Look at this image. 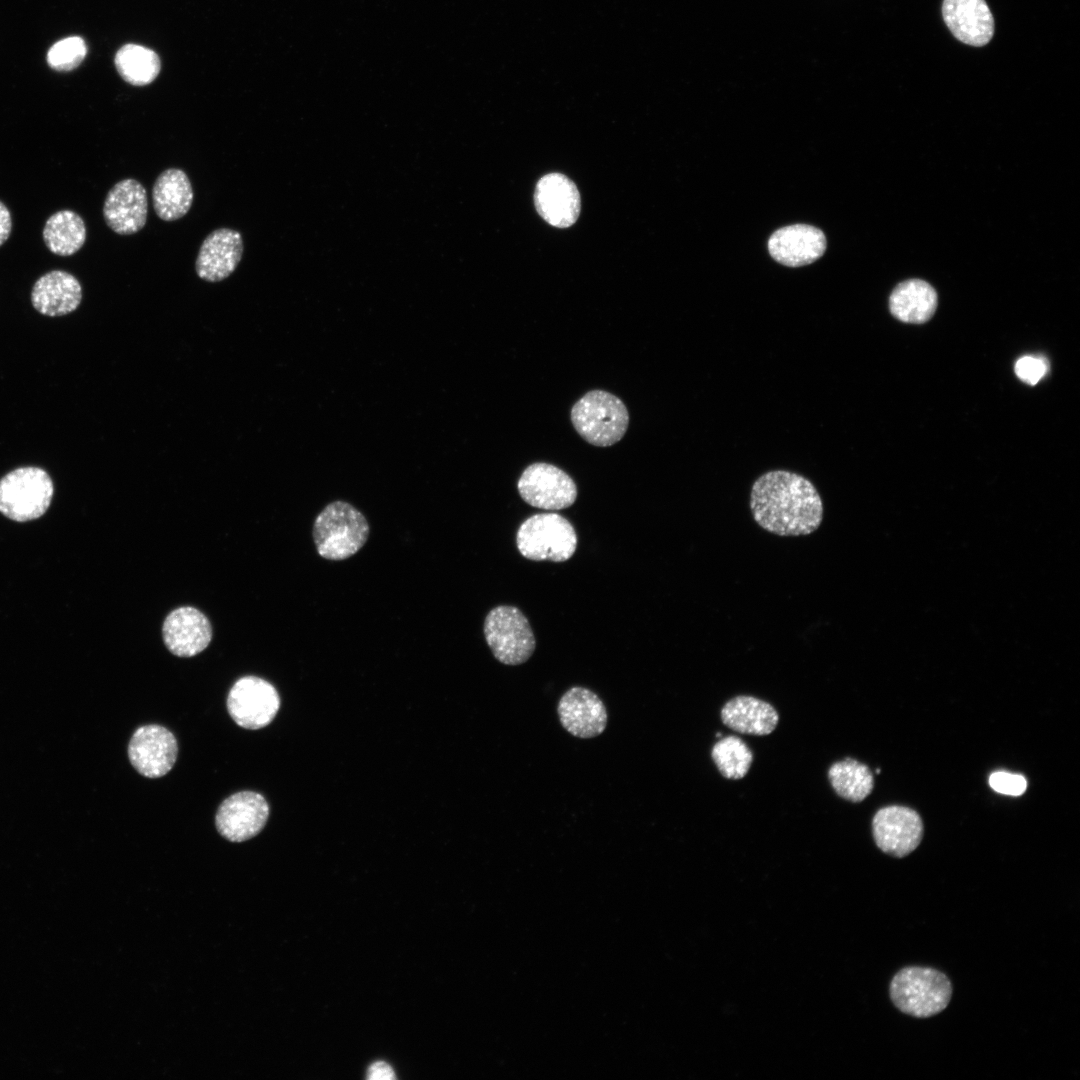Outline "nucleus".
I'll return each mask as SVG.
<instances>
[{
  "mask_svg": "<svg viewBox=\"0 0 1080 1080\" xmlns=\"http://www.w3.org/2000/svg\"><path fill=\"white\" fill-rule=\"evenodd\" d=\"M826 249L824 233L811 225L794 224L776 230L768 240L771 256L780 264L800 267L819 259Z\"/></svg>",
  "mask_w": 1080,
  "mask_h": 1080,
  "instance_id": "obj_17",
  "label": "nucleus"
},
{
  "mask_svg": "<svg viewBox=\"0 0 1080 1080\" xmlns=\"http://www.w3.org/2000/svg\"><path fill=\"white\" fill-rule=\"evenodd\" d=\"M177 752V741L172 732L155 724L139 727L128 745L132 766L147 778L167 774L176 762Z\"/></svg>",
  "mask_w": 1080,
  "mask_h": 1080,
  "instance_id": "obj_12",
  "label": "nucleus"
},
{
  "mask_svg": "<svg viewBox=\"0 0 1080 1080\" xmlns=\"http://www.w3.org/2000/svg\"><path fill=\"white\" fill-rule=\"evenodd\" d=\"M168 650L179 657H191L202 652L212 638L207 617L194 607H180L168 614L162 627Z\"/></svg>",
  "mask_w": 1080,
  "mask_h": 1080,
  "instance_id": "obj_16",
  "label": "nucleus"
},
{
  "mask_svg": "<svg viewBox=\"0 0 1080 1080\" xmlns=\"http://www.w3.org/2000/svg\"><path fill=\"white\" fill-rule=\"evenodd\" d=\"M42 236L50 252L58 256H71L85 243V222L72 210H59L46 220Z\"/></svg>",
  "mask_w": 1080,
  "mask_h": 1080,
  "instance_id": "obj_24",
  "label": "nucleus"
},
{
  "mask_svg": "<svg viewBox=\"0 0 1080 1080\" xmlns=\"http://www.w3.org/2000/svg\"><path fill=\"white\" fill-rule=\"evenodd\" d=\"M367 1078L370 1080H392L395 1078V1073L388 1063L378 1061L368 1068Z\"/></svg>",
  "mask_w": 1080,
  "mask_h": 1080,
  "instance_id": "obj_31",
  "label": "nucleus"
},
{
  "mask_svg": "<svg viewBox=\"0 0 1080 1080\" xmlns=\"http://www.w3.org/2000/svg\"><path fill=\"white\" fill-rule=\"evenodd\" d=\"M280 708V697L268 681L245 676L231 687L227 697V710L234 722L246 729H260L269 725Z\"/></svg>",
  "mask_w": 1080,
  "mask_h": 1080,
  "instance_id": "obj_8",
  "label": "nucleus"
},
{
  "mask_svg": "<svg viewBox=\"0 0 1080 1080\" xmlns=\"http://www.w3.org/2000/svg\"><path fill=\"white\" fill-rule=\"evenodd\" d=\"M539 215L557 228L572 226L581 210V198L575 183L560 173H549L539 179L534 192Z\"/></svg>",
  "mask_w": 1080,
  "mask_h": 1080,
  "instance_id": "obj_14",
  "label": "nucleus"
},
{
  "mask_svg": "<svg viewBox=\"0 0 1080 1080\" xmlns=\"http://www.w3.org/2000/svg\"><path fill=\"white\" fill-rule=\"evenodd\" d=\"M570 418L576 432L597 447L620 441L629 425V413L623 401L604 390H592L582 396L573 405Z\"/></svg>",
  "mask_w": 1080,
  "mask_h": 1080,
  "instance_id": "obj_4",
  "label": "nucleus"
},
{
  "mask_svg": "<svg viewBox=\"0 0 1080 1080\" xmlns=\"http://www.w3.org/2000/svg\"><path fill=\"white\" fill-rule=\"evenodd\" d=\"M711 757L721 775L738 780L746 776L753 761V753L739 737H720L711 750Z\"/></svg>",
  "mask_w": 1080,
  "mask_h": 1080,
  "instance_id": "obj_27",
  "label": "nucleus"
},
{
  "mask_svg": "<svg viewBox=\"0 0 1080 1080\" xmlns=\"http://www.w3.org/2000/svg\"><path fill=\"white\" fill-rule=\"evenodd\" d=\"M943 19L959 41L974 47L986 45L994 34V19L985 0H944Z\"/></svg>",
  "mask_w": 1080,
  "mask_h": 1080,
  "instance_id": "obj_19",
  "label": "nucleus"
},
{
  "mask_svg": "<svg viewBox=\"0 0 1080 1080\" xmlns=\"http://www.w3.org/2000/svg\"><path fill=\"white\" fill-rule=\"evenodd\" d=\"M557 713L563 728L572 736L594 738L604 732L608 714L600 697L590 689L574 686L560 698Z\"/></svg>",
  "mask_w": 1080,
  "mask_h": 1080,
  "instance_id": "obj_13",
  "label": "nucleus"
},
{
  "mask_svg": "<svg viewBox=\"0 0 1080 1080\" xmlns=\"http://www.w3.org/2000/svg\"><path fill=\"white\" fill-rule=\"evenodd\" d=\"M115 67L121 78L133 86H145L158 76L161 64L158 55L151 49L126 44L115 55Z\"/></svg>",
  "mask_w": 1080,
  "mask_h": 1080,
  "instance_id": "obj_26",
  "label": "nucleus"
},
{
  "mask_svg": "<svg viewBox=\"0 0 1080 1080\" xmlns=\"http://www.w3.org/2000/svg\"><path fill=\"white\" fill-rule=\"evenodd\" d=\"M937 294L926 281L909 279L898 284L889 298V308L894 317L906 323H924L934 314Z\"/></svg>",
  "mask_w": 1080,
  "mask_h": 1080,
  "instance_id": "obj_22",
  "label": "nucleus"
},
{
  "mask_svg": "<svg viewBox=\"0 0 1080 1080\" xmlns=\"http://www.w3.org/2000/svg\"><path fill=\"white\" fill-rule=\"evenodd\" d=\"M12 230V218L8 207L0 201V246L9 238Z\"/></svg>",
  "mask_w": 1080,
  "mask_h": 1080,
  "instance_id": "obj_32",
  "label": "nucleus"
},
{
  "mask_svg": "<svg viewBox=\"0 0 1080 1080\" xmlns=\"http://www.w3.org/2000/svg\"><path fill=\"white\" fill-rule=\"evenodd\" d=\"M152 199L154 210L160 219H180L187 214L193 201V190L188 176L177 168L163 171L154 183Z\"/></svg>",
  "mask_w": 1080,
  "mask_h": 1080,
  "instance_id": "obj_23",
  "label": "nucleus"
},
{
  "mask_svg": "<svg viewBox=\"0 0 1080 1080\" xmlns=\"http://www.w3.org/2000/svg\"><path fill=\"white\" fill-rule=\"evenodd\" d=\"M147 212L146 190L135 179L117 182L107 193L103 205L107 226L120 235L139 232L146 223Z\"/></svg>",
  "mask_w": 1080,
  "mask_h": 1080,
  "instance_id": "obj_15",
  "label": "nucleus"
},
{
  "mask_svg": "<svg viewBox=\"0 0 1080 1080\" xmlns=\"http://www.w3.org/2000/svg\"><path fill=\"white\" fill-rule=\"evenodd\" d=\"M828 779L834 791L850 802H861L873 790L874 779L870 768L852 758L833 763Z\"/></svg>",
  "mask_w": 1080,
  "mask_h": 1080,
  "instance_id": "obj_25",
  "label": "nucleus"
},
{
  "mask_svg": "<svg viewBox=\"0 0 1080 1080\" xmlns=\"http://www.w3.org/2000/svg\"><path fill=\"white\" fill-rule=\"evenodd\" d=\"M369 524L353 505L334 501L326 505L313 524V540L318 554L340 561L356 554L366 543Z\"/></svg>",
  "mask_w": 1080,
  "mask_h": 1080,
  "instance_id": "obj_2",
  "label": "nucleus"
},
{
  "mask_svg": "<svg viewBox=\"0 0 1080 1080\" xmlns=\"http://www.w3.org/2000/svg\"><path fill=\"white\" fill-rule=\"evenodd\" d=\"M483 631L494 657L505 665L522 664L535 650L536 641L529 621L514 606L493 608L485 618Z\"/></svg>",
  "mask_w": 1080,
  "mask_h": 1080,
  "instance_id": "obj_7",
  "label": "nucleus"
},
{
  "mask_svg": "<svg viewBox=\"0 0 1080 1080\" xmlns=\"http://www.w3.org/2000/svg\"><path fill=\"white\" fill-rule=\"evenodd\" d=\"M269 805L253 791H241L226 798L215 817L218 832L227 840L242 842L256 836L265 826Z\"/></svg>",
  "mask_w": 1080,
  "mask_h": 1080,
  "instance_id": "obj_10",
  "label": "nucleus"
},
{
  "mask_svg": "<svg viewBox=\"0 0 1080 1080\" xmlns=\"http://www.w3.org/2000/svg\"><path fill=\"white\" fill-rule=\"evenodd\" d=\"M721 720L738 733L762 736L775 730L779 715L770 703L753 696L739 695L722 707Z\"/></svg>",
  "mask_w": 1080,
  "mask_h": 1080,
  "instance_id": "obj_21",
  "label": "nucleus"
},
{
  "mask_svg": "<svg viewBox=\"0 0 1080 1080\" xmlns=\"http://www.w3.org/2000/svg\"><path fill=\"white\" fill-rule=\"evenodd\" d=\"M31 304L42 315L59 317L75 311L82 301L78 279L64 270H52L40 276L31 290Z\"/></svg>",
  "mask_w": 1080,
  "mask_h": 1080,
  "instance_id": "obj_20",
  "label": "nucleus"
},
{
  "mask_svg": "<svg viewBox=\"0 0 1080 1080\" xmlns=\"http://www.w3.org/2000/svg\"><path fill=\"white\" fill-rule=\"evenodd\" d=\"M519 552L534 561L564 562L577 548L573 525L560 514L540 513L527 518L516 535Z\"/></svg>",
  "mask_w": 1080,
  "mask_h": 1080,
  "instance_id": "obj_5",
  "label": "nucleus"
},
{
  "mask_svg": "<svg viewBox=\"0 0 1080 1080\" xmlns=\"http://www.w3.org/2000/svg\"><path fill=\"white\" fill-rule=\"evenodd\" d=\"M243 253V241L238 231L220 228L203 241L195 263L199 278L219 282L229 277L238 266Z\"/></svg>",
  "mask_w": 1080,
  "mask_h": 1080,
  "instance_id": "obj_18",
  "label": "nucleus"
},
{
  "mask_svg": "<svg viewBox=\"0 0 1080 1080\" xmlns=\"http://www.w3.org/2000/svg\"><path fill=\"white\" fill-rule=\"evenodd\" d=\"M889 990L892 1002L901 1012L918 1018L942 1012L952 995L951 982L944 973L919 966L898 971Z\"/></svg>",
  "mask_w": 1080,
  "mask_h": 1080,
  "instance_id": "obj_3",
  "label": "nucleus"
},
{
  "mask_svg": "<svg viewBox=\"0 0 1080 1080\" xmlns=\"http://www.w3.org/2000/svg\"><path fill=\"white\" fill-rule=\"evenodd\" d=\"M750 509L755 522L778 536H802L816 531L823 503L813 483L786 471L764 473L753 483Z\"/></svg>",
  "mask_w": 1080,
  "mask_h": 1080,
  "instance_id": "obj_1",
  "label": "nucleus"
},
{
  "mask_svg": "<svg viewBox=\"0 0 1080 1080\" xmlns=\"http://www.w3.org/2000/svg\"><path fill=\"white\" fill-rule=\"evenodd\" d=\"M54 493L49 474L33 466L16 468L0 479V512L24 522L42 516Z\"/></svg>",
  "mask_w": 1080,
  "mask_h": 1080,
  "instance_id": "obj_6",
  "label": "nucleus"
},
{
  "mask_svg": "<svg viewBox=\"0 0 1080 1080\" xmlns=\"http://www.w3.org/2000/svg\"><path fill=\"white\" fill-rule=\"evenodd\" d=\"M872 831L880 850L894 857H904L920 844L923 823L913 809L893 805L876 812L872 820Z\"/></svg>",
  "mask_w": 1080,
  "mask_h": 1080,
  "instance_id": "obj_11",
  "label": "nucleus"
},
{
  "mask_svg": "<svg viewBox=\"0 0 1080 1080\" xmlns=\"http://www.w3.org/2000/svg\"><path fill=\"white\" fill-rule=\"evenodd\" d=\"M1049 365L1042 357L1023 356L1015 363L1017 377L1030 385L1037 384L1048 372Z\"/></svg>",
  "mask_w": 1080,
  "mask_h": 1080,
  "instance_id": "obj_29",
  "label": "nucleus"
},
{
  "mask_svg": "<svg viewBox=\"0 0 1080 1080\" xmlns=\"http://www.w3.org/2000/svg\"><path fill=\"white\" fill-rule=\"evenodd\" d=\"M87 54L85 41L78 36H72L56 42L47 53L48 65L61 72H67L77 68Z\"/></svg>",
  "mask_w": 1080,
  "mask_h": 1080,
  "instance_id": "obj_28",
  "label": "nucleus"
},
{
  "mask_svg": "<svg viewBox=\"0 0 1080 1080\" xmlns=\"http://www.w3.org/2000/svg\"><path fill=\"white\" fill-rule=\"evenodd\" d=\"M517 488L527 504L544 510L568 508L577 498V487L571 476L544 462L526 467L518 480Z\"/></svg>",
  "mask_w": 1080,
  "mask_h": 1080,
  "instance_id": "obj_9",
  "label": "nucleus"
},
{
  "mask_svg": "<svg viewBox=\"0 0 1080 1080\" xmlns=\"http://www.w3.org/2000/svg\"><path fill=\"white\" fill-rule=\"evenodd\" d=\"M989 784L996 792L1011 796L1022 795L1027 787L1024 776L1006 771L992 773L989 777Z\"/></svg>",
  "mask_w": 1080,
  "mask_h": 1080,
  "instance_id": "obj_30",
  "label": "nucleus"
}]
</instances>
